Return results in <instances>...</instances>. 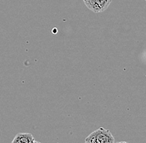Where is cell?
<instances>
[{"instance_id":"cell-1","label":"cell","mask_w":146,"mask_h":143,"mask_svg":"<svg viewBox=\"0 0 146 143\" xmlns=\"http://www.w3.org/2000/svg\"><path fill=\"white\" fill-rule=\"evenodd\" d=\"M85 143H115V139L109 130L100 127L86 138Z\"/></svg>"},{"instance_id":"cell-2","label":"cell","mask_w":146,"mask_h":143,"mask_svg":"<svg viewBox=\"0 0 146 143\" xmlns=\"http://www.w3.org/2000/svg\"><path fill=\"white\" fill-rule=\"evenodd\" d=\"M112 0H94L90 10L94 13H101L108 9Z\"/></svg>"},{"instance_id":"cell-3","label":"cell","mask_w":146,"mask_h":143,"mask_svg":"<svg viewBox=\"0 0 146 143\" xmlns=\"http://www.w3.org/2000/svg\"><path fill=\"white\" fill-rule=\"evenodd\" d=\"M34 137L31 133L22 132L18 133L14 136L12 143H32L34 141Z\"/></svg>"},{"instance_id":"cell-4","label":"cell","mask_w":146,"mask_h":143,"mask_svg":"<svg viewBox=\"0 0 146 143\" xmlns=\"http://www.w3.org/2000/svg\"><path fill=\"white\" fill-rule=\"evenodd\" d=\"M83 2H84V3L86 4V6L90 9V8L91 7V5H92V3H93V2H94V0H83Z\"/></svg>"},{"instance_id":"cell-5","label":"cell","mask_w":146,"mask_h":143,"mask_svg":"<svg viewBox=\"0 0 146 143\" xmlns=\"http://www.w3.org/2000/svg\"><path fill=\"white\" fill-rule=\"evenodd\" d=\"M32 143H41V142H36V141H35V140H34V141H33V142Z\"/></svg>"},{"instance_id":"cell-6","label":"cell","mask_w":146,"mask_h":143,"mask_svg":"<svg viewBox=\"0 0 146 143\" xmlns=\"http://www.w3.org/2000/svg\"><path fill=\"white\" fill-rule=\"evenodd\" d=\"M116 143H129V142H116Z\"/></svg>"},{"instance_id":"cell-7","label":"cell","mask_w":146,"mask_h":143,"mask_svg":"<svg viewBox=\"0 0 146 143\" xmlns=\"http://www.w3.org/2000/svg\"><path fill=\"white\" fill-rule=\"evenodd\" d=\"M145 1H146V0H145Z\"/></svg>"}]
</instances>
